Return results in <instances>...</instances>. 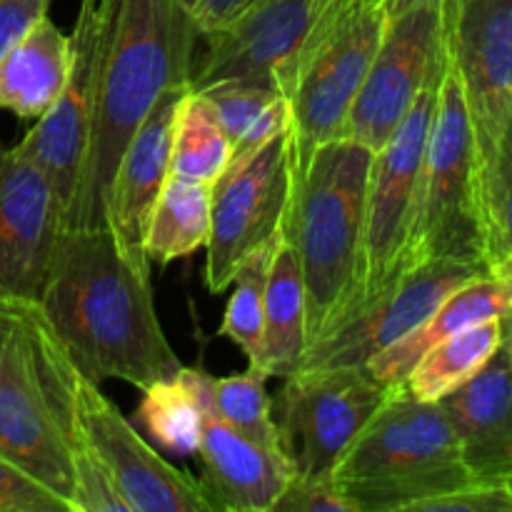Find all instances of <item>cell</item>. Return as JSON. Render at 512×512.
<instances>
[{
	"mask_svg": "<svg viewBox=\"0 0 512 512\" xmlns=\"http://www.w3.org/2000/svg\"><path fill=\"white\" fill-rule=\"evenodd\" d=\"M38 305L75 368L95 383L145 390L183 368L155 313L150 275L110 228L60 230Z\"/></svg>",
	"mask_w": 512,
	"mask_h": 512,
	"instance_id": "1",
	"label": "cell"
},
{
	"mask_svg": "<svg viewBox=\"0 0 512 512\" xmlns=\"http://www.w3.org/2000/svg\"><path fill=\"white\" fill-rule=\"evenodd\" d=\"M195 38L188 0H118L88 148L63 230L108 228L110 185L125 145L165 90L190 83Z\"/></svg>",
	"mask_w": 512,
	"mask_h": 512,
	"instance_id": "2",
	"label": "cell"
},
{
	"mask_svg": "<svg viewBox=\"0 0 512 512\" xmlns=\"http://www.w3.org/2000/svg\"><path fill=\"white\" fill-rule=\"evenodd\" d=\"M373 155L355 140L335 138L315 148L303 173L293 175L283 233L303 273L308 348L343 325L363 300L365 203Z\"/></svg>",
	"mask_w": 512,
	"mask_h": 512,
	"instance_id": "3",
	"label": "cell"
},
{
	"mask_svg": "<svg viewBox=\"0 0 512 512\" xmlns=\"http://www.w3.org/2000/svg\"><path fill=\"white\" fill-rule=\"evenodd\" d=\"M78 368L38 303H15L0 360V455L73 512L70 455L85 445L75 403Z\"/></svg>",
	"mask_w": 512,
	"mask_h": 512,
	"instance_id": "4",
	"label": "cell"
},
{
	"mask_svg": "<svg viewBox=\"0 0 512 512\" xmlns=\"http://www.w3.org/2000/svg\"><path fill=\"white\" fill-rule=\"evenodd\" d=\"M333 480L358 512H413L478 483L440 403L413 398L400 385L335 465Z\"/></svg>",
	"mask_w": 512,
	"mask_h": 512,
	"instance_id": "5",
	"label": "cell"
},
{
	"mask_svg": "<svg viewBox=\"0 0 512 512\" xmlns=\"http://www.w3.org/2000/svg\"><path fill=\"white\" fill-rule=\"evenodd\" d=\"M385 25V0H333L298 55L275 75L293 115V175L303 173L315 148L343 138Z\"/></svg>",
	"mask_w": 512,
	"mask_h": 512,
	"instance_id": "6",
	"label": "cell"
},
{
	"mask_svg": "<svg viewBox=\"0 0 512 512\" xmlns=\"http://www.w3.org/2000/svg\"><path fill=\"white\" fill-rule=\"evenodd\" d=\"M435 258L485 263L478 155L463 80L453 55L440 80L438 105L430 123L413 220L403 250V273Z\"/></svg>",
	"mask_w": 512,
	"mask_h": 512,
	"instance_id": "7",
	"label": "cell"
},
{
	"mask_svg": "<svg viewBox=\"0 0 512 512\" xmlns=\"http://www.w3.org/2000/svg\"><path fill=\"white\" fill-rule=\"evenodd\" d=\"M448 58V0H415L388 13L383 40L345 120L343 138L378 153L425 85L445 73Z\"/></svg>",
	"mask_w": 512,
	"mask_h": 512,
	"instance_id": "8",
	"label": "cell"
},
{
	"mask_svg": "<svg viewBox=\"0 0 512 512\" xmlns=\"http://www.w3.org/2000/svg\"><path fill=\"white\" fill-rule=\"evenodd\" d=\"M390 390L365 368L295 370L275 400L280 445L295 475H333Z\"/></svg>",
	"mask_w": 512,
	"mask_h": 512,
	"instance_id": "9",
	"label": "cell"
},
{
	"mask_svg": "<svg viewBox=\"0 0 512 512\" xmlns=\"http://www.w3.org/2000/svg\"><path fill=\"white\" fill-rule=\"evenodd\" d=\"M115 8L118 0H80L73 33L68 35L70 65L63 93L43 118L35 120L20 145H15L48 175L63 205V218L73 200L88 148L100 70L113 38Z\"/></svg>",
	"mask_w": 512,
	"mask_h": 512,
	"instance_id": "10",
	"label": "cell"
},
{
	"mask_svg": "<svg viewBox=\"0 0 512 512\" xmlns=\"http://www.w3.org/2000/svg\"><path fill=\"white\" fill-rule=\"evenodd\" d=\"M443 75L425 85V90L418 95L403 123L395 128L388 143L373 155L368 203H365L363 300H360V308L378 298L380 293H385L403 275V250L405 240H408L410 220H413L420 168H423L425 145H428L430 123H433L435 105H438Z\"/></svg>",
	"mask_w": 512,
	"mask_h": 512,
	"instance_id": "11",
	"label": "cell"
},
{
	"mask_svg": "<svg viewBox=\"0 0 512 512\" xmlns=\"http://www.w3.org/2000/svg\"><path fill=\"white\" fill-rule=\"evenodd\" d=\"M293 190L290 130L265 143L248 163L213 183L205 285L213 295L233 283L240 260L280 230Z\"/></svg>",
	"mask_w": 512,
	"mask_h": 512,
	"instance_id": "12",
	"label": "cell"
},
{
	"mask_svg": "<svg viewBox=\"0 0 512 512\" xmlns=\"http://www.w3.org/2000/svg\"><path fill=\"white\" fill-rule=\"evenodd\" d=\"M485 275H490V270L483 260L463 258H435L405 270L385 293L310 345L298 370L365 368L368 360L433 315L448 295Z\"/></svg>",
	"mask_w": 512,
	"mask_h": 512,
	"instance_id": "13",
	"label": "cell"
},
{
	"mask_svg": "<svg viewBox=\"0 0 512 512\" xmlns=\"http://www.w3.org/2000/svg\"><path fill=\"white\" fill-rule=\"evenodd\" d=\"M78 418L130 512H213L200 480L170 465L128 423L100 383L75 378Z\"/></svg>",
	"mask_w": 512,
	"mask_h": 512,
	"instance_id": "14",
	"label": "cell"
},
{
	"mask_svg": "<svg viewBox=\"0 0 512 512\" xmlns=\"http://www.w3.org/2000/svg\"><path fill=\"white\" fill-rule=\"evenodd\" d=\"M448 50L463 80L483 180L512 113V0H448Z\"/></svg>",
	"mask_w": 512,
	"mask_h": 512,
	"instance_id": "15",
	"label": "cell"
},
{
	"mask_svg": "<svg viewBox=\"0 0 512 512\" xmlns=\"http://www.w3.org/2000/svg\"><path fill=\"white\" fill-rule=\"evenodd\" d=\"M63 205L48 175L18 148H0V300L38 303Z\"/></svg>",
	"mask_w": 512,
	"mask_h": 512,
	"instance_id": "16",
	"label": "cell"
},
{
	"mask_svg": "<svg viewBox=\"0 0 512 512\" xmlns=\"http://www.w3.org/2000/svg\"><path fill=\"white\" fill-rule=\"evenodd\" d=\"M333 0H258L213 33L193 68V90L228 78H275L298 55Z\"/></svg>",
	"mask_w": 512,
	"mask_h": 512,
	"instance_id": "17",
	"label": "cell"
},
{
	"mask_svg": "<svg viewBox=\"0 0 512 512\" xmlns=\"http://www.w3.org/2000/svg\"><path fill=\"white\" fill-rule=\"evenodd\" d=\"M190 88H193L190 83L173 85L160 95L158 103L125 145L110 185L108 228L113 230L125 255L148 275L153 265L145 258V233H148L150 213L170 178L175 113Z\"/></svg>",
	"mask_w": 512,
	"mask_h": 512,
	"instance_id": "18",
	"label": "cell"
},
{
	"mask_svg": "<svg viewBox=\"0 0 512 512\" xmlns=\"http://www.w3.org/2000/svg\"><path fill=\"white\" fill-rule=\"evenodd\" d=\"M203 485L213 512H273L293 465L283 450L265 448L230 428L210 403V375L203 385V433H200Z\"/></svg>",
	"mask_w": 512,
	"mask_h": 512,
	"instance_id": "19",
	"label": "cell"
},
{
	"mask_svg": "<svg viewBox=\"0 0 512 512\" xmlns=\"http://www.w3.org/2000/svg\"><path fill=\"white\" fill-rule=\"evenodd\" d=\"M438 403L458 435L463 460L475 480L508 485L512 480V365L503 350Z\"/></svg>",
	"mask_w": 512,
	"mask_h": 512,
	"instance_id": "20",
	"label": "cell"
},
{
	"mask_svg": "<svg viewBox=\"0 0 512 512\" xmlns=\"http://www.w3.org/2000/svg\"><path fill=\"white\" fill-rule=\"evenodd\" d=\"M512 308V285L505 280L485 275V278L470 280L463 288L438 305L433 315L423 320L415 330H410L403 340L390 345L388 350L368 360L365 370L385 388H395L408 378L420 358L433 345L465 328L485 323V320L500 318Z\"/></svg>",
	"mask_w": 512,
	"mask_h": 512,
	"instance_id": "21",
	"label": "cell"
},
{
	"mask_svg": "<svg viewBox=\"0 0 512 512\" xmlns=\"http://www.w3.org/2000/svg\"><path fill=\"white\" fill-rule=\"evenodd\" d=\"M70 65V38L40 15L23 38L0 58V108L38 120L63 93Z\"/></svg>",
	"mask_w": 512,
	"mask_h": 512,
	"instance_id": "22",
	"label": "cell"
},
{
	"mask_svg": "<svg viewBox=\"0 0 512 512\" xmlns=\"http://www.w3.org/2000/svg\"><path fill=\"white\" fill-rule=\"evenodd\" d=\"M308 335H305V285L298 255L290 240H280L278 253L270 265L265 288L263 343L250 368H258L268 378H288L300 368Z\"/></svg>",
	"mask_w": 512,
	"mask_h": 512,
	"instance_id": "23",
	"label": "cell"
},
{
	"mask_svg": "<svg viewBox=\"0 0 512 512\" xmlns=\"http://www.w3.org/2000/svg\"><path fill=\"white\" fill-rule=\"evenodd\" d=\"M210 200L213 185L170 175L145 233V258L150 265H168L208 245Z\"/></svg>",
	"mask_w": 512,
	"mask_h": 512,
	"instance_id": "24",
	"label": "cell"
},
{
	"mask_svg": "<svg viewBox=\"0 0 512 512\" xmlns=\"http://www.w3.org/2000/svg\"><path fill=\"white\" fill-rule=\"evenodd\" d=\"M203 368H180L173 378L158 380L143 390L138 423L170 455L188 458L200 448L203 433Z\"/></svg>",
	"mask_w": 512,
	"mask_h": 512,
	"instance_id": "25",
	"label": "cell"
},
{
	"mask_svg": "<svg viewBox=\"0 0 512 512\" xmlns=\"http://www.w3.org/2000/svg\"><path fill=\"white\" fill-rule=\"evenodd\" d=\"M500 350V320L465 328L440 340L415 363L400 388L418 400L438 403L445 395L468 383L490 358Z\"/></svg>",
	"mask_w": 512,
	"mask_h": 512,
	"instance_id": "26",
	"label": "cell"
},
{
	"mask_svg": "<svg viewBox=\"0 0 512 512\" xmlns=\"http://www.w3.org/2000/svg\"><path fill=\"white\" fill-rule=\"evenodd\" d=\"M230 148L233 143L220 125L213 105L203 93L190 88L175 113L170 175L213 185L228 168Z\"/></svg>",
	"mask_w": 512,
	"mask_h": 512,
	"instance_id": "27",
	"label": "cell"
},
{
	"mask_svg": "<svg viewBox=\"0 0 512 512\" xmlns=\"http://www.w3.org/2000/svg\"><path fill=\"white\" fill-rule=\"evenodd\" d=\"M283 240V225L273 238L250 250L238 263L233 273V293L225 305L220 335L238 345L248 363H255L263 343V315H265V288H268L270 265H273L278 245Z\"/></svg>",
	"mask_w": 512,
	"mask_h": 512,
	"instance_id": "28",
	"label": "cell"
},
{
	"mask_svg": "<svg viewBox=\"0 0 512 512\" xmlns=\"http://www.w3.org/2000/svg\"><path fill=\"white\" fill-rule=\"evenodd\" d=\"M265 383L268 375L260 373L258 368H248L245 373L228 375V378L210 375V403L215 413L245 438L265 448L283 450L278 423L273 418V400Z\"/></svg>",
	"mask_w": 512,
	"mask_h": 512,
	"instance_id": "29",
	"label": "cell"
},
{
	"mask_svg": "<svg viewBox=\"0 0 512 512\" xmlns=\"http://www.w3.org/2000/svg\"><path fill=\"white\" fill-rule=\"evenodd\" d=\"M483 203L485 263L495 265L512 258V113L498 140L493 160L480 180Z\"/></svg>",
	"mask_w": 512,
	"mask_h": 512,
	"instance_id": "30",
	"label": "cell"
},
{
	"mask_svg": "<svg viewBox=\"0 0 512 512\" xmlns=\"http://www.w3.org/2000/svg\"><path fill=\"white\" fill-rule=\"evenodd\" d=\"M198 93L208 98L230 143H235L243 130L283 95V90L275 78H228L205 85Z\"/></svg>",
	"mask_w": 512,
	"mask_h": 512,
	"instance_id": "31",
	"label": "cell"
},
{
	"mask_svg": "<svg viewBox=\"0 0 512 512\" xmlns=\"http://www.w3.org/2000/svg\"><path fill=\"white\" fill-rule=\"evenodd\" d=\"M273 512H358L348 495L338 488L333 475H290Z\"/></svg>",
	"mask_w": 512,
	"mask_h": 512,
	"instance_id": "32",
	"label": "cell"
},
{
	"mask_svg": "<svg viewBox=\"0 0 512 512\" xmlns=\"http://www.w3.org/2000/svg\"><path fill=\"white\" fill-rule=\"evenodd\" d=\"M0 512H70L48 488L0 455Z\"/></svg>",
	"mask_w": 512,
	"mask_h": 512,
	"instance_id": "33",
	"label": "cell"
},
{
	"mask_svg": "<svg viewBox=\"0 0 512 512\" xmlns=\"http://www.w3.org/2000/svg\"><path fill=\"white\" fill-rule=\"evenodd\" d=\"M290 123H293V115H290V103L285 95H280V98L273 100V103H270L268 108H265L263 113H260L258 118H255L253 123L243 130V135L235 140L233 148H230V160H228V168H225V173H228V170L240 168L243 163H248V160L253 158V155L258 153L265 143H270V140L278 138L280 133L290 130Z\"/></svg>",
	"mask_w": 512,
	"mask_h": 512,
	"instance_id": "34",
	"label": "cell"
},
{
	"mask_svg": "<svg viewBox=\"0 0 512 512\" xmlns=\"http://www.w3.org/2000/svg\"><path fill=\"white\" fill-rule=\"evenodd\" d=\"M413 512H512L510 485L475 483L420 503Z\"/></svg>",
	"mask_w": 512,
	"mask_h": 512,
	"instance_id": "35",
	"label": "cell"
},
{
	"mask_svg": "<svg viewBox=\"0 0 512 512\" xmlns=\"http://www.w3.org/2000/svg\"><path fill=\"white\" fill-rule=\"evenodd\" d=\"M53 0H0V58L18 43L25 30L48 13Z\"/></svg>",
	"mask_w": 512,
	"mask_h": 512,
	"instance_id": "36",
	"label": "cell"
},
{
	"mask_svg": "<svg viewBox=\"0 0 512 512\" xmlns=\"http://www.w3.org/2000/svg\"><path fill=\"white\" fill-rule=\"evenodd\" d=\"M258 0H188L190 18L200 38H210L213 33L223 30L235 18L245 13Z\"/></svg>",
	"mask_w": 512,
	"mask_h": 512,
	"instance_id": "37",
	"label": "cell"
},
{
	"mask_svg": "<svg viewBox=\"0 0 512 512\" xmlns=\"http://www.w3.org/2000/svg\"><path fill=\"white\" fill-rule=\"evenodd\" d=\"M500 350L505 353L508 363L512 365V308L500 315Z\"/></svg>",
	"mask_w": 512,
	"mask_h": 512,
	"instance_id": "38",
	"label": "cell"
},
{
	"mask_svg": "<svg viewBox=\"0 0 512 512\" xmlns=\"http://www.w3.org/2000/svg\"><path fill=\"white\" fill-rule=\"evenodd\" d=\"M13 313H15V303H3V300H0V360H3L5 343H8L10 325H13Z\"/></svg>",
	"mask_w": 512,
	"mask_h": 512,
	"instance_id": "39",
	"label": "cell"
},
{
	"mask_svg": "<svg viewBox=\"0 0 512 512\" xmlns=\"http://www.w3.org/2000/svg\"><path fill=\"white\" fill-rule=\"evenodd\" d=\"M490 275H493V278H498V280H505V283L512 285V258L495 265V268L490 270Z\"/></svg>",
	"mask_w": 512,
	"mask_h": 512,
	"instance_id": "40",
	"label": "cell"
},
{
	"mask_svg": "<svg viewBox=\"0 0 512 512\" xmlns=\"http://www.w3.org/2000/svg\"><path fill=\"white\" fill-rule=\"evenodd\" d=\"M415 3V0H385V5H388V13H395V10L405 8V5Z\"/></svg>",
	"mask_w": 512,
	"mask_h": 512,
	"instance_id": "41",
	"label": "cell"
},
{
	"mask_svg": "<svg viewBox=\"0 0 512 512\" xmlns=\"http://www.w3.org/2000/svg\"><path fill=\"white\" fill-rule=\"evenodd\" d=\"M508 485H510V490H512V480H510V483H508Z\"/></svg>",
	"mask_w": 512,
	"mask_h": 512,
	"instance_id": "42",
	"label": "cell"
}]
</instances>
